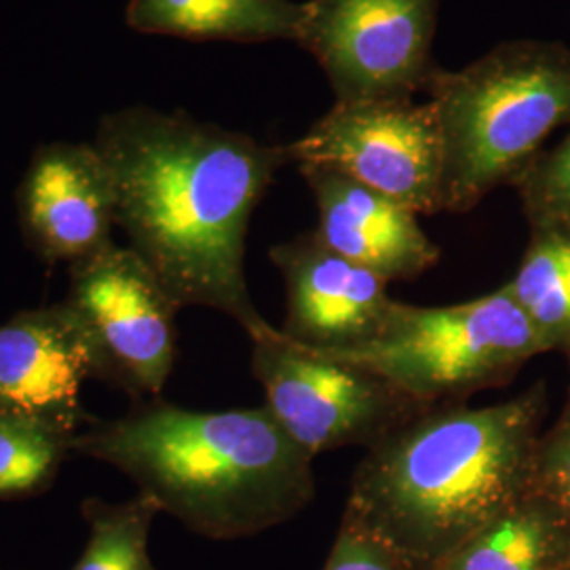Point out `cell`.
<instances>
[{
  "mask_svg": "<svg viewBox=\"0 0 570 570\" xmlns=\"http://www.w3.org/2000/svg\"><path fill=\"white\" fill-rule=\"evenodd\" d=\"M94 144L115 184L117 226L178 306L220 311L249 341L273 334L247 289L245 237L289 164L285 146L146 106L106 115Z\"/></svg>",
  "mask_w": 570,
  "mask_h": 570,
  "instance_id": "obj_1",
  "label": "cell"
},
{
  "mask_svg": "<svg viewBox=\"0 0 570 570\" xmlns=\"http://www.w3.org/2000/svg\"><path fill=\"white\" fill-rule=\"evenodd\" d=\"M546 407L543 381L492 406L429 407L367 449L341 520L435 569L529 492Z\"/></svg>",
  "mask_w": 570,
  "mask_h": 570,
  "instance_id": "obj_2",
  "label": "cell"
},
{
  "mask_svg": "<svg viewBox=\"0 0 570 570\" xmlns=\"http://www.w3.org/2000/svg\"><path fill=\"white\" fill-rule=\"evenodd\" d=\"M70 449L119 469L161 513L214 541L275 529L315 499L313 459L266 406L197 412L142 400Z\"/></svg>",
  "mask_w": 570,
  "mask_h": 570,
  "instance_id": "obj_3",
  "label": "cell"
},
{
  "mask_svg": "<svg viewBox=\"0 0 570 570\" xmlns=\"http://www.w3.org/2000/svg\"><path fill=\"white\" fill-rule=\"evenodd\" d=\"M425 94L444 140L442 212L465 214L570 125V47L503 42L463 70L440 68Z\"/></svg>",
  "mask_w": 570,
  "mask_h": 570,
  "instance_id": "obj_4",
  "label": "cell"
},
{
  "mask_svg": "<svg viewBox=\"0 0 570 570\" xmlns=\"http://www.w3.org/2000/svg\"><path fill=\"white\" fill-rule=\"evenodd\" d=\"M324 353L366 367L425 406H449L508 385L532 357L550 351L503 285L459 305L395 301L374 338Z\"/></svg>",
  "mask_w": 570,
  "mask_h": 570,
  "instance_id": "obj_5",
  "label": "cell"
},
{
  "mask_svg": "<svg viewBox=\"0 0 570 570\" xmlns=\"http://www.w3.org/2000/svg\"><path fill=\"white\" fill-rule=\"evenodd\" d=\"M252 374L265 389V406L311 459L372 449L433 407L366 367L292 343L279 327L252 341Z\"/></svg>",
  "mask_w": 570,
  "mask_h": 570,
  "instance_id": "obj_6",
  "label": "cell"
},
{
  "mask_svg": "<svg viewBox=\"0 0 570 570\" xmlns=\"http://www.w3.org/2000/svg\"><path fill=\"white\" fill-rule=\"evenodd\" d=\"M63 303L87 336L98 379L138 402L164 391L176 364L180 306L131 247L112 242L70 266Z\"/></svg>",
  "mask_w": 570,
  "mask_h": 570,
  "instance_id": "obj_7",
  "label": "cell"
},
{
  "mask_svg": "<svg viewBox=\"0 0 570 570\" xmlns=\"http://www.w3.org/2000/svg\"><path fill=\"white\" fill-rule=\"evenodd\" d=\"M440 0H306L296 42L315 56L336 102L425 94Z\"/></svg>",
  "mask_w": 570,
  "mask_h": 570,
  "instance_id": "obj_8",
  "label": "cell"
},
{
  "mask_svg": "<svg viewBox=\"0 0 570 570\" xmlns=\"http://www.w3.org/2000/svg\"><path fill=\"white\" fill-rule=\"evenodd\" d=\"M289 164L324 165L416 214L442 212L444 140L431 102H336L296 142Z\"/></svg>",
  "mask_w": 570,
  "mask_h": 570,
  "instance_id": "obj_9",
  "label": "cell"
},
{
  "mask_svg": "<svg viewBox=\"0 0 570 570\" xmlns=\"http://www.w3.org/2000/svg\"><path fill=\"white\" fill-rule=\"evenodd\" d=\"M28 247L45 263L77 265L112 244L117 195L96 144L37 148L18 188Z\"/></svg>",
  "mask_w": 570,
  "mask_h": 570,
  "instance_id": "obj_10",
  "label": "cell"
},
{
  "mask_svg": "<svg viewBox=\"0 0 570 570\" xmlns=\"http://www.w3.org/2000/svg\"><path fill=\"white\" fill-rule=\"evenodd\" d=\"M271 261L285 282L279 332L296 345L343 351L362 345L385 324L393 298L387 282L330 249L315 230L275 245Z\"/></svg>",
  "mask_w": 570,
  "mask_h": 570,
  "instance_id": "obj_11",
  "label": "cell"
},
{
  "mask_svg": "<svg viewBox=\"0 0 570 570\" xmlns=\"http://www.w3.org/2000/svg\"><path fill=\"white\" fill-rule=\"evenodd\" d=\"M87 379H98L96 360L66 303L21 311L0 326V412L77 435Z\"/></svg>",
  "mask_w": 570,
  "mask_h": 570,
  "instance_id": "obj_12",
  "label": "cell"
},
{
  "mask_svg": "<svg viewBox=\"0 0 570 570\" xmlns=\"http://www.w3.org/2000/svg\"><path fill=\"white\" fill-rule=\"evenodd\" d=\"M317 205L320 239L385 282H406L440 261L419 214L324 165H298Z\"/></svg>",
  "mask_w": 570,
  "mask_h": 570,
  "instance_id": "obj_13",
  "label": "cell"
},
{
  "mask_svg": "<svg viewBox=\"0 0 570 570\" xmlns=\"http://www.w3.org/2000/svg\"><path fill=\"white\" fill-rule=\"evenodd\" d=\"M570 515L530 489L433 570H569Z\"/></svg>",
  "mask_w": 570,
  "mask_h": 570,
  "instance_id": "obj_14",
  "label": "cell"
},
{
  "mask_svg": "<svg viewBox=\"0 0 570 570\" xmlns=\"http://www.w3.org/2000/svg\"><path fill=\"white\" fill-rule=\"evenodd\" d=\"M305 2L294 0H129L127 26L190 41H296Z\"/></svg>",
  "mask_w": 570,
  "mask_h": 570,
  "instance_id": "obj_15",
  "label": "cell"
},
{
  "mask_svg": "<svg viewBox=\"0 0 570 570\" xmlns=\"http://www.w3.org/2000/svg\"><path fill=\"white\" fill-rule=\"evenodd\" d=\"M505 287L529 315L548 351H560L570 367L569 233L530 228L524 258Z\"/></svg>",
  "mask_w": 570,
  "mask_h": 570,
  "instance_id": "obj_16",
  "label": "cell"
},
{
  "mask_svg": "<svg viewBox=\"0 0 570 570\" xmlns=\"http://www.w3.org/2000/svg\"><path fill=\"white\" fill-rule=\"evenodd\" d=\"M81 513L89 524V539L70 570H157L148 539L161 508L150 494L138 490L136 497L117 505L87 499Z\"/></svg>",
  "mask_w": 570,
  "mask_h": 570,
  "instance_id": "obj_17",
  "label": "cell"
},
{
  "mask_svg": "<svg viewBox=\"0 0 570 570\" xmlns=\"http://www.w3.org/2000/svg\"><path fill=\"white\" fill-rule=\"evenodd\" d=\"M72 438L37 419L0 412V499L49 489L72 450Z\"/></svg>",
  "mask_w": 570,
  "mask_h": 570,
  "instance_id": "obj_18",
  "label": "cell"
},
{
  "mask_svg": "<svg viewBox=\"0 0 570 570\" xmlns=\"http://www.w3.org/2000/svg\"><path fill=\"white\" fill-rule=\"evenodd\" d=\"M530 228L570 235V131L548 153H539L513 180Z\"/></svg>",
  "mask_w": 570,
  "mask_h": 570,
  "instance_id": "obj_19",
  "label": "cell"
},
{
  "mask_svg": "<svg viewBox=\"0 0 570 570\" xmlns=\"http://www.w3.org/2000/svg\"><path fill=\"white\" fill-rule=\"evenodd\" d=\"M530 489L548 497L570 515V391L558 421L539 435Z\"/></svg>",
  "mask_w": 570,
  "mask_h": 570,
  "instance_id": "obj_20",
  "label": "cell"
},
{
  "mask_svg": "<svg viewBox=\"0 0 570 570\" xmlns=\"http://www.w3.org/2000/svg\"><path fill=\"white\" fill-rule=\"evenodd\" d=\"M324 570H412L395 551L366 530L341 520Z\"/></svg>",
  "mask_w": 570,
  "mask_h": 570,
  "instance_id": "obj_21",
  "label": "cell"
},
{
  "mask_svg": "<svg viewBox=\"0 0 570 570\" xmlns=\"http://www.w3.org/2000/svg\"><path fill=\"white\" fill-rule=\"evenodd\" d=\"M569 570H570V567H569Z\"/></svg>",
  "mask_w": 570,
  "mask_h": 570,
  "instance_id": "obj_22",
  "label": "cell"
}]
</instances>
